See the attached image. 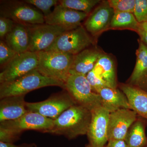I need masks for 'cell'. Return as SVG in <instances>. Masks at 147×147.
<instances>
[{"label": "cell", "instance_id": "obj_1", "mask_svg": "<svg viewBox=\"0 0 147 147\" xmlns=\"http://www.w3.org/2000/svg\"><path fill=\"white\" fill-rule=\"evenodd\" d=\"M92 119L90 110L75 104L54 120V125L48 133L62 135L68 140L87 134Z\"/></svg>", "mask_w": 147, "mask_h": 147}, {"label": "cell", "instance_id": "obj_2", "mask_svg": "<svg viewBox=\"0 0 147 147\" xmlns=\"http://www.w3.org/2000/svg\"><path fill=\"white\" fill-rule=\"evenodd\" d=\"M48 86L65 89L63 82L44 76L36 69L8 83L0 84V99L11 96L26 95L29 92Z\"/></svg>", "mask_w": 147, "mask_h": 147}, {"label": "cell", "instance_id": "obj_3", "mask_svg": "<svg viewBox=\"0 0 147 147\" xmlns=\"http://www.w3.org/2000/svg\"><path fill=\"white\" fill-rule=\"evenodd\" d=\"M38 53L37 70L44 76L65 83L69 75L74 55L55 51Z\"/></svg>", "mask_w": 147, "mask_h": 147}, {"label": "cell", "instance_id": "obj_4", "mask_svg": "<svg viewBox=\"0 0 147 147\" xmlns=\"http://www.w3.org/2000/svg\"><path fill=\"white\" fill-rule=\"evenodd\" d=\"M65 84V90L76 104L91 111L102 106L100 96L93 91L86 76L70 73Z\"/></svg>", "mask_w": 147, "mask_h": 147}, {"label": "cell", "instance_id": "obj_5", "mask_svg": "<svg viewBox=\"0 0 147 147\" xmlns=\"http://www.w3.org/2000/svg\"><path fill=\"white\" fill-rule=\"evenodd\" d=\"M0 17L8 18L15 23L24 25L45 23L43 13L24 1H1Z\"/></svg>", "mask_w": 147, "mask_h": 147}, {"label": "cell", "instance_id": "obj_6", "mask_svg": "<svg viewBox=\"0 0 147 147\" xmlns=\"http://www.w3.org/2000/svg\"><path fill=\"white\" fill-rule=\"evenodd\" d=\"M93 44V40L88 32L81 26L64 32L45 51H58L75 55Z\"/></svg>", "mask_w": 147, "mask_h": 147}, {"label": "cell", "instance_id": "obj_7", "mask_svg": "<svg viewBox=\"0 0 147 147\" xmlns=\"http://www.w3.org/2000/svg\"><path fill=\"white\" fill-rule=\"evenodd\" d=\"M76 103L66 90L53 94L46 100L40 102H26L29 112L38 113L46 117L56 119L64 111Z\"/></svg>", "mask_w": 147, "mask_h": 147}, {"label": "cell", "instance_id": "obj_8", "mask_svg": "<svg viewBox=\"0 0 147 147\" xmlns=\"http://www.w3.org/2000/svg\"><path fill=\"white\" fill-rule=\"evenodd\" d=\"M38 62V53L27 51L17 54L2 69L0 73V84L12 82L36 69Z\"/></svg>", "mask_w": 147, "mask_h": 147}, {"label": "cell", "instance_id": "obj_9", "mask_svg": "<svg viewBox=\"0 0 147 147\" xmlns=\"http://www.w3.org/2000/svg\"><path fill=\"white\" fill-rule=\"evenodd\" d=\"M30 38L28 51L39 53L45 51L54 43L65 29L58 26L45 24L26 25Z\"/></svg>", "mask_w": 147, "mask_h": 147}, {"label": "cell", "instance_id": "obj_10", "mask_svg": "<svg viewBox=\"0 0 147 147\" xmlns=\"http://www.w3.org/2000/svg\"><path fill=\"white\" fill-rule=\"evenodd\" d=\"M54 120L38 113L29 112L16 120L0 123V127L23 133L26 130H33L48 133L54 125Z\"/></svg>", "mask_w": 147, "mask_h": 147}, {"label": "cell", "instance_id": "obj_11", "mask_svg": "<svg viewBox=\"0 0 147 147\" xmlns=\"http://www.w3.org/2000/svg\"><path fill=\"white\" fill-rule=\"evenodd\" d=\"M92 119L86 134V147H104L108 141V127L110 113L102 106L91 111Z\"/></svg>", "mask_w": 147, "mask_h": 147}, {"label": "cell", "instance_id": "obj_12", "mask_svg": "<svg viewBox=\"0 0 147 147\" xmlns=\"http://www.w3.org/2000/svg\"><path fill=\"white\" fill-rule=\"evenodd\" d=\"M138 115L134 110L121 109L110 113L108 119V141L125 140L129 129L137 120Z\"/></svg>", "mask_w": 147, "mask_h": 147}, {"label": "cell", "instance_id": "obj_13", "mask_svg": "<svg viewBox=\"0 0 147 147\" xmlns=\"http://www.w3.org/2000/svg\"><path fill=\"white\" fill-rule=\"evenodd\" d=\"M88 16L85 12L73 10L59 3L50 15L44 18L45 24L62 27L67 31L82 26V21Z\"/></svg>", "mask_w": 147, "mask_h": 147}, {"label": "cell", "instance_id": "obj_14", "mask_svg": "<svg viewBox=\"0 0 147 147\" xmlns=\"http://www.w3.org/2000/svg\"><path fill=\"white\" fill-rule=\"evenodd\" d=\"M114 13L108 1H103L88 16L84 28L92 36H97L110 28Z\"/></svg>", "mask_w": 147, "mask_h": 147}, {"label": "cell", "instance_id": "obj_15", "mask_svg": "<svg viewBox=\"0 0 147 147\" xmlns=\"http://www.w3.org/2000/svg\"><path fill=\"white\" fill-rule=\"evenodd\" d=\"M25 96H11L0 99V123L16 120L29 112Z\"/></svg>", "mask_w": 147, "mask_h": 147}, {"label": "cell", "instance_id": "obj_16", "mask_svg": "<svg viewBox=\"0 0 147 147\" xmlns=\"http://www.w3.org/2000/svg\"><path fill=\"white\" fill-rule=\"evenodd\" d=\"M97 94L100 96L102 107L110 113L121 109H131L126 95L117 88L104 87Z\"/></svg>", "mask_w": 147, "mask_h": 147}, {"label": "cell", "instance_id": "obj_17", "mask_svg": "<svg viewBox=\"0 0 147 147\" xmlns=\"http://www.w3.org/2000/svg\"><path fill=\"white\" fill-rule=\"evenodd\" d=\"M102 54L98 50L88 48L74 55L69 74L76 73L86 76L94 68Z\"/></svg>", "mask_w": 147, "mask_h": 147}, {"label": "cell", "instance_id": "obj_18", "mask_svg": "<svg viewBox=\"0 0 147 147\" xmlns=\"http://www.w3.org/2000/svg\"><path fill=\"white\" fill-rule=\"evenodd\" d=\"M120 88L127 97L131 110L147 119V92L129 84H121Z\"/></svg>", "mask_w": 147, "mask_h": 147}, {"label": "cell", "instance_id": "obj_19", "mask_svg": "<svg viewBox=\"0 0 147 147\" xmlns=\"http://www.w3.org/2000/svg\"><path fill=\"white\" fill-rule=\"evenodd\" d=\"M4 39L9 47L18 54L28 51L30 38L26 25L15 23L13 29Z\"/></svg>", "mask_w": 147, "mask_h": 147}, {"label": "cell", "instance_id": "obj_20", "mask_svg": "<svg viewBox=\"0 0 147 147\" xmlns=\"http://www.w3.org/2000/svg\"><path fill=\"white\" fill-rule=\"evenodd\" d=\"M93 70L102 78L108 87L117 88L115 65L113 58L110 55L102 53Z\"/></svg>", "mask_w": 147, "mask_h": 147}, {"label": "cell", "instance_id": "obj_21", "mask_svg": "<svg viewBox=\"0 0 147 147\" xmlns=\"http://www.w3.org/2000/svg\"><path fill=\"white\" fill-rule=\"evenodd\" d=\"M136 50V64L129 82L130 85L138 86L147 74V46L140 39Z\"/></svg>", "mask_w": 147, "mask_h": 147}, {"label": "cell", "instance_id": "obj_22", "mask_svg": "<svg viewBox=\"0 0 147 147\" xmlns=\"http://www.w3.org/2000/svg\"><path fill=\"white\" fill-rule=\"evenodd\" d=\"M125 141L128 147H144L147 146L145 124L142 120L137 119L127 131Z\"/></svg>", "mask_w": 147, "mask_h": 147}, {"label": "cell", "instance_id": "obj_23", "mask_svg": "<svg viewBox=\"0 0 147 147\" xmlns=\"http://www.w3.org/2000/svg\"><path fill=\"white\" fill-rule=\"evenodd\" d=\"M140 23L137 21L133 13L115 11L110 28L124 30L127 29L137 33Z\"/></svg>", "mask_w": 147, "mask_h": 147}, {"label": "cell", "instance_id": "obj_24", "mask_svg": "<svg viewBox=\"0 0 147 147\" xmlns=\"http://www.w3.org/2000/svg\"><path fill=\"white\" fill-rule=\"evenodd\" d=\"M100 1V0H61L59 3L66 7L89 14Z\"/></svg>", "mask_w": 147, "mask_h": 147}, {"label": "cell", "instance_id": "obj_25", "mask_svg": "<svg viewBox=\"0 0 147 147\" xmlns=\"http://www.w3.org/2000/svg\"><path fill=\"white\" fill-rule=\"evenodd\" d=\"M108 1L115 11L134 13L135 0H110Z\"/></svg>", "mask_w": 147, "mask_h": 147}, {"label": "cell", "instance_id": "obj_26", "mask_svg": "<svg viewBox=\"0 0 147 147\" xmlns=\"http://www.w3.org/2000/svg\"><path fill=\"white\" fill-rule=\"evenodd\" d=\"M24 2L30 5H34L41 11L44 17L48 16L51 13V8L52 7L56 6L59 3L57 0H25Z\"/></svg>", "mask_w": 147, "mask_h": 147}, {"label": "cell", "instance_id": "obj_27", "mask_svg": "<svg viewBox=\"0 0 147 147\" xmlns=\"http://www.w3.org/2000/svg\"><path fill=\"white\" fill-rule=\"evenodd\" d=\"M15 51L10 48L5 41H0V65L2 69L10 62L17 55Z\"/></svg>", "mask_w": 147, "mask_h": 147}, {"label": "cell", "instance_id": "obj_28", "mask_svg": "<svg viewBox=\"0 0 147 147\" xmlns=\"http://www.w3.org/2000/svg\"><path fill=\"white\" fill-rule=\"evenodd\" d=\"M133 14L140 24L147 22V0H135Z\"/></svg>", "mask_w": 147, "mask_h": 147}, {"label": "cell", "instance_id": "obj_29", "mask_svg": "<svg viewBox=\"0 0 147 147\" xmlns=\"http://www.w3.org/2000/svg\"><path fill=\"white\" fill-rule=\"evenodd\" d=\"M86 78L93 91L97 93L99 90L105 87H108L106 82L94 70L90 71L86 75Z\"/></svg>", "mask_w": 147, "mask_h": 147}, {"label": "cell", "instance_id": "obj_30", "mask_svg": "<svg viewBox=\"0 0 147 147\" xmlns=\"http://www.w3.org/2000/svg\"><path fill=\"white\" fill-rule=\"evenodd\" d=\"M22 133L11 129L0 127V142L14 144L20 139Z\"/></svg>", "mask_w": 147, "mask_h": 147}, {"label": "cell", "instance_id": "obj_31", "mask_svg": "<svg viewBox=\"0 0 147 147\" xmlns=\"http://www.w3.org/2000/svg\"><path fill=\"white\" fill-rule=\"evenodd\" d=\"M15 23L8 18L0 17V37L4 38L13 29Z\"/></svg>", "mask_w": 147, "mask_h": 147}, {"label": "cell", "instance_id": "obj_32", "mask_svg": "<svg viewBox=\"0 0 147 147\" xmlns=\"http://www.w3.org/2000/svg\"><path fill=\"white\" fill-rule=\"evenodd\" d=\"M137 33L140 40L147 46V22L140 23Z\"/></svg>", "mask_w": 147, "mask_h": 147}, {"label": "cell", "instance_id": "obj_33", "mask_svg": "<svg viewBox=\"0 0 147 147\" xmlns=\"http://www.w3.org/2000/svg\"><path fill=\"white\" fill-rule=\"evenodd\" d=\"M104 147H128L123 140H110L108 141L107 146Z\"/></svg>", "mask_w": 147, "mask_h": 147}, {"label": "cell", "instance_id": "obj_34", "mask_svg": "<svg viewBox=\"0 0 147 147\" xmlns=\"http://www.w3.org/2000/svg\"><path fill=\"white\" fill-rule=\"evenodd\" d=\"M0 147H37V146L34 143H24L20 145H15L14 144L0 142Z\"/></svg>", "mask_w": 147, "mask_h": 147}, {"label": "cell", "instance_id": "obj_35", "mask_svg": "<svg viewBox=\"0 0 147 147\" xmlns=\"http://www.w3.org/2000/svg\"><path fill=\"white\" fill-rule=\"evenodd\" d=\"M137 87L147 92V74L143 81Z\"/></svg>", "mask_w": 147, "mask_h": 147}, {"label": "cell", "instance_id": "obj_36", "mask_svg": "<svg viewBox=\"0 0 147 147\" xmlns=\"http://www.w3.org/2000/svg\"><path fill=\"white\" fill-rule=\"evenodd\" d=\"M147 147V146H146V147Z\"/></svg>", "mask_w": 147, "mask_h": 147}]
</instances>
